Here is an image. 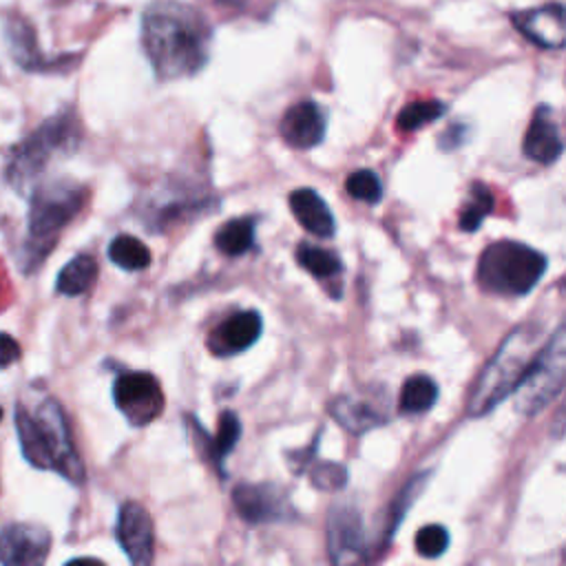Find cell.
<instances>
[{
    "label": "cell",
    "instance_id": "26",
    "mask_svg": "<svg viewBox=\"0 0 566 566\" xmlns=\"http://www.w3.org/2000/svg\"><path fill=\"white\" fill-rule=\"evenodd\" d=\"M108 259L126 272H137V270H146L153 256H150V250L137 237L119 234L108 245Z\"/></svg>",
    "mask_w": 566,
    "mask_h": 566
},
{
    "label": "cell",
    "instance_id": "10",
    "mask_svg": "<svg viewBox=\"0 0 566 566\" xmlns=\"http://www.w3.org/2000/svg\"><path fill=\"white\" fill-rule=\"evenodd\" d=\"M327 551L334 564L367 559L365 526L360 513L349 504H336L327 515Z\"/></svg>",
    "mask_w": 566,
    "mask_h": 566
},
{
    "label": "cell",
    "instance_id": "30",
    "mask_svg": "<svg viewBox=\"0 0 566 566\" xmlns=\"http://www.w3.org/2000/svg\"><path fill=\"white\" fill-rule=\"evenodd\" d=\"M345 190H347V195H352L354 199L365 201V203H378L382 197V184H380L378 175L367 168L354 170L345 181Z\"/></svg>",
    "mask_w": 566,
    "mask_h": 566
},
{
    "label": "cell",
    "instance_id": "21",
    "mask_svg": "<svg viewBox=\"0 0 566 566\" xmlns=\"http://www.w3.org/2000/svg\"><path fill=\"white\" fill-rule=\"evenodd\" d=\"M256 239V219L254 217H237L226 221L217 234L214 245L226 256H239L254 248Z\"/></svg>",
    "mask_w": 566,
    "mask_h": 566
},
{
    "label": "cell",
    "instance_id": "7",
    "mask_svg": "<svg viewBox=\"0 0 566 566\" xmlns=\"http://www.w3.org/2000/svg\"><path fill=\"white\" fill-rule=\"evenodd\" d=\"M33 420L40 429V436L49 455V469L57 471L73 484H82L84 464L75 451L71 429L62 407L53 398H49L38 407V411L33 413Z\"/></svg>",
    "mask_w": 566,
    "mask_h": 566
},
{
    "label": "cell",
    "instance_id": "28",
    "mask_svg": "<svg viewBox=\"0 0 566 566\" xmlns=\"http://www.w3.org/2000/svg\"><path fill=\"white\" fill-rule=\"evenodd\" d=\"M447 111V106L438 99H420V102H411L407 104L398 117H396V126L402 133H413L418 128H422L424 124L436 122L438 117H442Z\"/></svg>",
    "mask_w": 566,
    "mask_h": 566
},
{
    "label": "cell",
    "instance_id": "3",
    "mask_svg": "<svg viewBox=\"0 0 566 566\" xmlns=\"http://www.w3.org/2000/svg\"><path fill=\"white\" fill-rule=\"evenodd\" d=\"M546 256L520 241L491 243L475 270L478 285L495 296H524L546 272Z\"/></svg>",
    "mask_w": 566,
    "mask_h": 566
},
{
    "label": "cell",
    "instance_id": "6",
    "mask_svg": "<svg viewBox=\"0 0 566 566\" xmlns=\"http://www.w3.org/2000/svg\"><path fill=\"white\" fill-rule=\"evenodd\" d=\"M80 142V124L73 111H62L49 117L38 130H33L15 150L9 168L7 179L22 188L24 184L33 181L40 170L46 166L53 153L73 150Z\"/></svg>",
    "mask_w": 566,
    "mask_h": 566
},
{
    "label": "cell",
    "instance_id": "13",
    "mask_svg": "<svg viewBox=\"0 0 566 566\" xmlns=\"http://www.w3.org/2000/svg\"><path fill=\"white\" fill-rule=\"evenodd\" d=\"M513 27L533 44L542 49H562L566 40L564 4L548 2L542 7L511 13Z\"/></svg>",
    "mask_w": 566,
    "mask_h": 566
},
{
    "label": "cell",
    "instance_id": "2",
    "mask_svg": "<svg viewBox=\"0 0 566 566\" xmlns=\"http://www.w3.org/2000/svg\"><path fill=\"white\" fill-rule=\"evenodd\" d=\"M546 338L548 336H544L542 327L531 321L520 323L515 329H511L497 352L484 365L471 391L467 405L469 416H484L506 396H511Z\"/></svg>",
    "mask_w": 566,
    "mask_h": 566
},
{
    "label": "cell",
    "instance_id": "12",
    "mask_svg": "<svg viewBox=\"0 0 566 566\" xmlns=\"http://www.w3.org/2000/svg\"><path fill=\"white\" fill-rule=\"evenodd\" d=\"M115 537L133 564L144 566L153 562V520L142 504L124 502L119 506Z\"/></svg>",
    "mask_w": 566,
    "mask_h": 566
},
{
    "label": "cell",
    "instance_id": "4",
    "mask_svg": "<svg viewBox=\"0 0 566 566\" xmlns=\"http://www.w3.org/2000/svg\"><path fill=\"white\" fill-rule=\"evenodd\" d=\"M86 201V190L73 181H55L35 190L29 208V243L24 270H33L55 245L57 234Z\"/></svg>",
    "mask_w": 566,
    "mask_h": 566
},
{
    "label": "cell",
    "instance_id": "24",
    "mask_svg": "<svg viewBox=\"0 0 566 566\" xmlns=\"http://www.w3.org/2000/svg\"><path fill=\"white\" fill-rule=\"evenodd\" d=\"M436 400H438L436 380L424 374H416L402 382L398 407L402 413H422V411L431 409L436 405Z\"/></svg>",
    "mask_w": 566,
    "mask_h": 566
},
{
    "label": "cell",
    "instance_id": "15",
    "mask_svg": "<svg viewBox=\"0 0 566 566\" xmlns=\"http://www.w3.org/2000/svg\"><path fill=\"white\" fill-rule=\"evenodd\" d=\"M325 126H327V119L321 104L312 99H303L285 111L281 119V137L285 139L287 146L307 150L323 142Z\"/></svg>",
    "mask_w": 566,
    "mask_h": 566
},
{
    "label": "cell",
    "instance_id": "14",
    "mask_svg": "<svg viewBox=\"0 0 566 566\" xmlns=\"http://www.w3.org/2000/svg\"><path fill=\"white\" fill-rule=\"evenodd\" d=\"M263 332V321L256 310H243L226 321H221L210 334H208V349L214 356H232L259 340Z\"/></svg>",
    "mask_w": 566,
    "mask_h": 566
},
{
    "label": "cell",
    "instance_id": "16",
    "mask_svg": "<svg viewBox=\"0 0 566 566\" xmlns=\"http://www.w3.org/2000/svg\"><path fill=\"white\" fill-rule=\"evenodd\" d=\"M522 150L528 159L537 164H553L562 150V135L557 128V122L553 119V111L546 104H539L531 117V124L526 128Z\"/></svg>",
    "mask_w": 566,
    "mask_h": 566
},
{
    "label": "cell",
    "instance_id": "25",
    "mask_svg": "<svg viewBox=\"0 0 566 566\" xmlns=\"http://www.w3.org/2000/svg\"><path fill=\"white\" fill-rule=\"evenodd\" d=\"M15 429H18L22 453L29 460V464H33L38 469H49V455H46L40 429H38L33 416L22 405H18V409H15Z\"/></svg>",
    "mask_w": 566,
    "mask_h": 566
},
{
    "label": "cell",
    "instance_id": "29",
    "mask_svg": "<svg viewBox=\"0 0 566 566\" xmlns=\"http://www.w3.org/2000/svg\"><path fill=\"white\" fill-rule=\"evenodd\" d=\"M427 478H429V473H418L416 478H411L405 486H402V491L396 495V500H394V504L389 506V522H387V526H385V544L387 542H391V537H394V533H396V528L400 526V522H402V517H405V513L409 511V506L416 502V497H418V493L422 491V486L427 484Z\"/></svg>",
    "mask_w": 566,
    "mask_h": 566
},
{
    "label": "cell",
    "instance_id": "8",
    "mask_svg": "<svg viewBox=\"0 0 566 566\" xmlns=\"http://www.w3.org/2000/svg\"><path fill=\"white\" fill-rule=\"evenodd\" d=\"M113 400L133 427H146L164 411V391L148 371H124L113 382Z\"/></svg>",
    "mask_w": 566,
    "mask_h": 566
},
{
    "label": "cell",
    "instance_id": "35",
    "mask_svg": "<svg viewBox=\"0 0 566 566\" xmlns=\"http://www.w3.org/2000/svg\"><path fill=\"white\" fill-rule=\"evenodd\" d=\"M0 420H2V407H0Z\"/></svg>",
    "mask_w": 566,
    "mask_h": 566
},
{
    "label": "cell",
    "instance_id": "1",
    "mask_svg": "<svg viewBox=\"0 0 566 566\" xmlns=\"http://www.w3.org/2000/svg\"><path fill=\"white\" fill-rule=\"evenodd\" d=\"M142 46L157 80L190 77L210 60L212 27L188 2L155 0L142 15Z\"/></svg>",
    "mask_w": 566,
    "mask_h": 566
},
{
    "label": "cell",
    "instance_id": "11",
    "mask_svg": "<svg viewBox=\"0 0 566 566\" xmlns=\"http://www.w3.org/2000/svg\"><path fill=\"white\" fill-rule=\"evenodd\" d=\"M51 535L40 524H7L0 528V562L7 566H35L49 555Z\"/></svg>",
    "mask_w": 566,
    "mask_h": 566
},
{
    "label": "cell",
    "instance_id": "5",
    "mask_svg": "<svg viewBox=\"0 0 566 566\" xmlns=\"http://www.w3.org/2000/svg\"><path fill=\"white\" fill-rule=\"evenodd\" d=\"M566 378V336L564 325L548 336L513 389L515 409L522 416H537L564 389Z\"/></svg>",
    "mask_w": 566,
    "mask_h": 566
},
{
    "label": "cell",
    "instance_id": "27",
    "mask_svg": "<svg viewBox=\"0 0 566 566\" xmlns=\"http://www.w3.org/2000/svg\"><path fill=\"white\" fill-rule=\"evenodd\" d=\"M491 210H493V192H491V188L486 184H482V181L471 184L469 197L462 203L460 217H458L460 230H464V232L478 230Z\"/></svg>",
    "mask_w": 566,
    "mask_h": 566
},
{
    "label": "cell",
    "instance_id": "18",
    "mask_svg": "<svg viewBox=\"0 0 566 566\" xmlns=\"http://www.w3.org/2000/svg\"><path fill=\"white\" fill-rule=\"evenodd\" d=\"M290 210L294 219L310 232L321 239L334 237L336 221L325 203V199L314 188H296L290 195Z\"/></svg>",
    "mask_w": 566,
    "mask_h": 566
},
{
    "label": "cell",
    "instance_id": "32",
    "mask_svg": "<svg viewBox=\"0 0 566 566\" xmlns=\"http://www.w3.org/2000/svg\"><path fill=\"white\" fill-rule=\"evenodd\" d=\"M312 482H314V486H318L323 491L343 489L347 482V469L343 464H334V462H318L312 469Z\"/></svg>",
    "mask_w": 566,
    "mask_h": 566
},
{
    "label": "cell",
    "instance_id": "19",
    "mask_svg": "<svg viewBox=\"0 0 566 566\" xmlns=\"http://www.w3.org/2000/svg\"><path fill=\"white\" fill-rule=\"evenodd\" d=\"M7 38L11 44V53L18 60L20 66L31 69V71H42L49 66V62L42 57V53L38 51V40H35V31L33 27L20 18V15H11L7 22Z\"/></svg>",
    "mask_w": 566,
    "mask_h": 566
},
{
    "label": "cell",
    "instance_id": "33",
    "mask_svg": "<svg viewBox=\"0 0 566 566\" xmlns=\"http://www.w3.org/2000/svg\"><path fill=\"white\" fill-rule=\"evenodd\" d=\"M20 358V345L13 336L0 332V369L13 365Z\"/></svg>",
    "mask_w": 566,
    "mask_h": 566
},
{
    "label": "cell",
    "instance_id": "9",
    "mask_svg": "<svg viewBox=\"0 0 566 566\" xmlns=\"http://www.w3.org/2000/svg\"><path fill=\"white\" fill-rule=\"evenodd\" d=\"M232 504L241 520L250 524H274L296 517L285 491L272 482H243L234 486Z\"/></svg>",
    "mask_w": 566,
    "mask_h": 566
},
{
    "label": "cell",
    "instance_id": "23",
    "mask_svg": "<svg viewBox=\"0 0 566 566\" xmlns=\"http://www.w3.org/2000/svg\"><path fill=\"white\" fill-rule=\"evenodd\" d=\"M296 261L314 279H321V281H327V283H332L343 272V263H340L336 252L312 245V243H298L296 245Z\"/></svg>",
    "mask_w": 566,
    "mask_h": 566
},
{
    "label": "cell",
    "instance_id": "34",
    "mask_svg": "<svg viewBox=\"0 0 566 566\" xmlns=\"http://www.w3.org/2000/svg\"><path fill=\"white\" fill-rule=\"evenodd\" d=\"M464 133H467V126H464V124H460V122L451 124V126L440 135V148H444V150L458 148V146L464 144V139H467Z\"/></svg>",
    "mask_w": 566,
    "mask_h": 566
},
{
    "label": "cell",
    "instance_id": "31",
    "mask_svg": "<svg viewBox=\"0 0 566 566\" xmlns=\"http://www.w3.org/2000/svg\"><path fill=\"white\" fill-rule=\"evenodd\" d=\"M449 548V531L442 524H427L416 533V551L422 557L436 559Z\"/></svg>",
    "mask_w": 566,
    "mask_h": 566
},
{
    "label": "cell",
    "instance_id": "17",
    "mask_svg": "<svg viewBox=\"0 0 566 566\" xmlns=\"http://www.w3.org/2000/svg\"><path fill=\"white\" fill-rule=\"evenodd\" d=\"M329 413L338 420L349 433H365L387 422V411L382 402H376L371 396L343 394L329 402Z\"/></svg>",
    "mask_w": 566,
    "mask_h": 566
},
{
    "label": "cell",
    "instance_id": "22",
    "mask_svg": "<svg viewBox=\"0 0 566 566\" xmlns=\"http://www.w3.org/2000/svg\"><path fill=\"white\" fill-rule=\"evenodd\" d=\"M97 279V261L91 254L73 256L57 274V292L64 296L84 294Z\"/></svg>",
    "mask_w": 566,
    "mask_h": 566
},
{
    "label": "cell",
    "instance_id": "20",
    "mask_svg": "<svg viewBox=\"0 0 566 566\" xmlns=\"http://www.w3.org/2000/svg\"><path fill=\"white\" fill-rule=\"evenodd\" d=\"M197 431L201 433V438L208 442V458L210 462L219 469V473L223 475V460L226 455L234 449V444L239 442L241 438V422H239V416L230 409H226L221 416H219V427H217V433L214 436H208L199 422H195Z\"/></svg>",
    "mask_w": 566,
    "mask_h": 566
}]
</instances>
